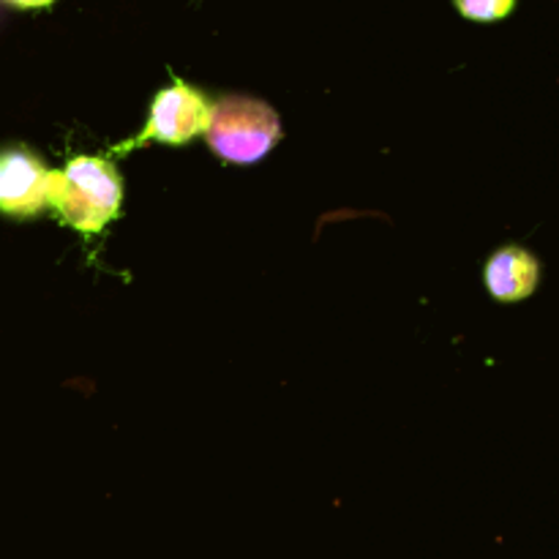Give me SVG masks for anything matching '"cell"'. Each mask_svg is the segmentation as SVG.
I'll list each match as a JSON object with an SVG mask.
<instances>
[{"label":"cell","instance_id":"cell-6","mask_svg":"<svg viewBox=\"0 0 559 559\" xmlns=\"http://www.w3.org/2000/svg\"><path fill=\"white\" fill-rule=\"evenodd\" d=\"M453 3L462 11V16L475 22L506 20L516 9V0H453Z\"/></svg>","mask_w":559,"mask_h":559},{"label":"cell","instance_id":"cell-5","mask_svg":"<svg viewBox=\"0 0 559 559\" xmlns=\"http://www.w3.org/2000/svg\"><path fill=\"white\" fill-rule=\"evenodd\" d=\"M486 289L500 304H519L538 289L540 265L522 246H506L486 262Z\"/></svg>","mask_w":559,"mask_h":559},{"label":"cell","instance_id":"cell-7","mask_svg":"<svg viewBox=\"0 0 559 559\" xmlns=\"http://www.w3.org/2000/svg\"><path fill=\"white\" fill-rule=\"evenodd\" d=\"M9 5H16V9H47L55 0H5Z\"/></svg>","mask_w":559,"mask_h":559},{"label":"cell","instance_id":"cell-1","mask_svg":"<svg viewBox=\"0 0 559 559\" xmlns=\"http://www.w3.org/2000/svg\"><path fill=\"white\" fill-rule=\"evenodd\" d=\"M123 202V180L109 158L74 156L60 173H52L49 207L82 235L104 233Z\"/></svg>","mask_w":559,"mask_h":559},{"label":"cell","instance_id":"cell-2","mask_svg":"<svg viewBox=\"0 0 559 559\" xmlns=\"http://www.w3.org/2000/svg\"><path fill=\"white\" fill-rule=\"evenodd\" d=\"M205 140L224 162L254 164L282 140V120L260 98L224 96L211 107Z\"/></svg>","mask_w":559,"mask_h":559},{"label":"cell","instance_id":"cell-3","mask_svg":"<svg viewBox=\"0 0 559 559\" xmlns=\"http://www.w3.org/2000/svg\"><path fill=\"white\" fill-rule=\"evenodd\" d=\"M211 107L205 93L186 82L164 87L156 93L151 104L147 123L134 140H126L115 145V153H129L131 147L145 145V142H164V145H183L194 136L205 134L211 123Z\"/></svg>","mask_w":559,"mask_h":559},{"label":"cell","instance_id":"cell-4","mask_svg":"<svg viewBox=\"0 0 559 559\" xmlns=\"http://www.w3.org/2000/svg\"><path fill=\"white\" fill-rule=\"evenodd\" d=\"M52 169L25 145L0 151V213L33 218L49 207Z\"/></svg>","mask_w":559,"mask_h":559}]
</instances>
